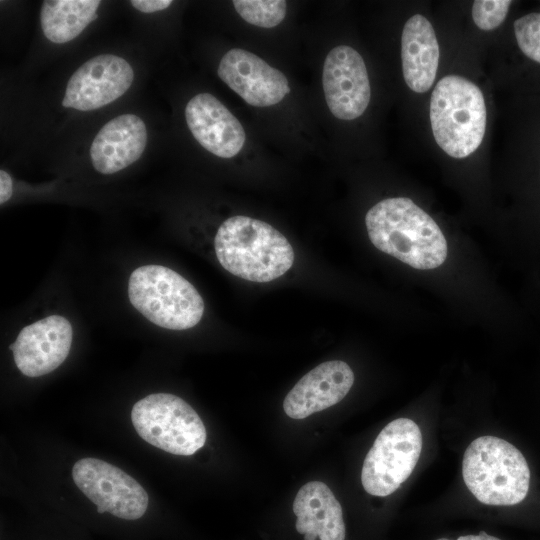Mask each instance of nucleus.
I'll return each instance as SVG.
<instances>
[{
  "mask_svg": "<svg viewBox=\"0 0 540 540\" xmlns=\"http://www.w3.org/2000/svg\"><path fill=\"white\" fill-rule=\"evenodd\" d=\"M365 224L378 250L415 269L437 268L447 258V241L441 229L407 197L378 202L368 210Z\"/></svg>",
  "mask_w": 540,
  "mask_h": 540,
  "instance_id": "f257e3e1",
  "label": "nucleus"
},
{
  "mask_svg": "<svg viewBox=\"0 0 540 540\" xmlns=\"http://www.w3.org/2000/svg\"><path fill=\"white\" fill-rule=\"evenodd\" d=\"M214 248L224 269L252 282L275 280L294 263V250L282 233L264 221L242 215L220 225Z\"/></svg>",
  "mask_w": 540,
  "mask_h": 540,
  "instance_id": "f03ea898",
  "label": "nucleus"
},
{
  "mask_svg": "<svg viewBox=\"0 0 540 540\" xmlns=\"http://www.w3.org/2000/svg\"><path fill=\"white\" fill-rule=\"evenodd\" d=\"M462 476L478 501L494 506L522 502L530 484V470L523 454L495 436H481L469 444L462 460Z\"/></svg>",
  "mask_w": 540,
  "mask_h": 540,
  "instance_id": "7ed1b4c3",
  "label": "nucleus"
},
{
  "mask_svg": "<svg viewBox=\"0 0 540 540\" xmlns=\"http://www.w3.org/2000/svg\"><path fill=\"white\" fill-rule=\"evenodd\" d=\"M487 110L479 87L459 75L439 80L430 99V122L434 139L449 156L465 158L482 143Z\"/></svg>",
  "mask_w": 540,
  "mask_h": 540,
  "instance_id": "20e7f679",
  "label": "nucleus"
},
{
  "mask_svg": "<svg viewBox=\"0 0 540 540\" xmlns=\"http://www.w3.org/2000/svg\"><path fill=\"white\" fill-rule=\"evenodd\" d=\"M131 304L153 324L186 330L196 326L204 313V301L180 274L161 265L135 269L128 282Z\"/></svg>",
  "mask_w": 540,
  "mask_h": 540,
  "instance_id": "39448f33",
  "label": "nucleus"
},
{
  "mask_svg": "<svg viewBox=\"0 0 540 540\" xmlns=\"http://www.w3.org/2000/svg\"><path fill=\"white\" fill-rule=\"evenodd\" d=\"M131 420L144 441L174 455H192L206 442L199 415L173 394L154 393L140 399L132 407Z\"/></svg>",
  "mask_w": 540,
  "mask_h": 540,
  "instance_id": "423d86ee",
  "label": "nucleus"
},
{
  "mask_svg": "<svg viewBox=\"0 0 540 540\" xmlns=\"http://www.w3.org/2000/svg\"><path fill=\"white\" fill-rule=\"evenodd\" d=\"M419 426L408 418L388 423L376 437L362 467L361 482L367 493L385 497L412 474L422 451Z\"/></svg>",
  "mask_w": 540,
  "mask_h": 540,
  "instance_id": "0eeeda50",
  "label": "nucleus"
},
{
  "mask_svg": "<svg viewBox=\"0 0 540 540\" xmlns=\"http://www.w3.org/2000/svg\"><path fill=\"white\" fill-rule=\"evenodd\" d=\"M72 478L100 514L109 512L120 519L136 520L148 508L145 489L126 472L103 460H78L72 468Z\"/></svg>",
  "mask_w": 540,
  "mask_h": 540,
  "instance_id": "6e6552de",
  "label": "nucleus"
},
{
  "mask_svg": "<svg viewBox=\"0 0 540 540\" xmlns=\"http://www.w3.org/2000/svg\"><path fill=\"white\" fill-rule=\"evenodd\" d=\"M131 65L114 54L97 55L81 65L68 80L62 106L79 111L101 108L131 87Z\"/></svg>",
  "mask_w": 540,
  "mask_h": 540,
  "instance_id": "1a4fd4ad",
  "label": "nucleus"
},
{
  "mask_svg": "<svg viewBox=\"0 0 540 540\" xmlns=\"http://www.w3.org/2000/svg\"><path fill=\"white\" fill-rule=\"evenodd\" d=\"M322 84L327 106L336 118L353 120L365 112L370 82L365 62L354 48L339 45L327 54Z\"/></svg>",
  "mask_w": 540,
  "mask_h": 540,
  "instance_id": "9d476101",
  "label": "nucleus"
},
{
  "mask_svg": "<svg viewBox=\"0 0 540 540\" xmlns=\"http://www.w3.org/2000/svg\"><path fill=\"white\" fill-rule=\"evenodd\" d=\"M219 78L254 107H268L281 102L290 92L286 76L257 55L234 48L221 58Z\"/></svg>",
  "mask_w": 540,
  "mask_h": 540,
  "instance_id": "9b49d317",
  "label": "nucleus"
},
{
  "mask_svg": "<svg viewBox=\"0 0 540 540\" xmlns=\"http://www.w3.org/2000/svg\"><path fill=\"white\" fill-rule=\"evenodd\" d=\"M73 338L70 322L51 315L25 326L9 346L17 368L28 377H39L58 368L67 358Z\"/></svg>",
  "mask_w": 540,
  "mask_h": 540,
  "instance_id": "f8f14e48",
  "label": "nucleus"
},
{
  "mask_svg": "<svg viewBox=\"0 0 540 540\" xmlns=\"http://www.w3.org/2000/svg\"><path fill=\"white\" fill-rule=\"evenodd\" d=\"M185 118L193 137L215 156L232 158L245 144L242 124L210 93L192 97L186 105Z\"/></svg>",
  "mask_w": 540,
  "mask_h": 540,
  "instance_id": "ddd939ff",
  "label": "nucleus"
},
{
  "mask_svg": "<svg viewBox=\"0 0 540 540\" xmlns=\"http://www.w3.org/2000/svg\"><path fill=\"white\" fill-rule=\"evenodd\" d=\"M354 373L341 360L321 363L289 391L283 409L290 418L304 419L339 403L350 391Z\"/></svg>",
  "mask_w": 540,
  "mask_h": 540,
  "instance_id": "4468645a",
  "label": "nucleus"
},
{
  "mask_svg": "<svg viewBox=\"0 0 540 540\" xmlns=\"http://www.w3.org/2000/svg\"><path fill=\"white\" fill-rule=\"evenodd\" d=\"M147 140L146 125L139 116L119 115L94 137L90 147L92 165L101 174L119 172L142 156Z\"/></svg>",
  "mask_w": 540,
  "mask_h": 540,
  "instance_id": "2eb2a0df",
  "label": "nucleus"
},
{
  "mask_svg": "<svg viewBox=\"0 0 540 540\" xmlns=\"http://www.w3.org/2000/svg\"><path fill=\"white\" fill-rule=\"evenodd\" d=\"M295 528L304 540H345L342 508L330 488L321 481L303 485L293 502Z\"/></svg>",
  "mask_w": 540,
  "mask_h": 540,
  "instance_id": "dca6fc26",
  "label": "nucleus"
},
{
  "mask_svg": "<svg viewBox=\"0 0 540 540\" xmlns=\"http://www.w3.org/2000/svg\"><path fill=\"white\" fill-rule=\"evenodd\" d=\"M439 44L433 26L421 14L410 17L402 31L401 60L405 83L414 92H427L439 65Z\"/></svg>",
  "mask_w": 540,
  "mask_h": 540,
  "instance_id": "f3484780",
  "label": "nucleus"
},
{
  "mask_svg": "<svg viewBox=\"0 0 540 540\" xmlns=\"http://www.w3.org/2000/svg\"><path fill=\"white\" fill-rule=\"evenodd\" d=\"M98 0H46L40 12L41 28L51 42L62 44L76 38L97 18Z\"/></svg>",
  "mask_w": 540,
  "mask_h": 540,
  "instance_id": "a211bd4d",
  "label": "nucleus"
},
{
  "mask_svg": "<svg viewBox=\"0 0 540 540\" xmlns=\"http://www.w3.org/2000/svg\"><path fill=\"white\" fill-rule=\"evenodd\" d=\"M234 8L246 22L272 28L279 25L286 16V1L283 0H234Z\"/></svg>",
  "mask_w": 540,
  "mask_h": 540,
  "instance_id": "6ab92c4d",
  "label": "nucleus"
},
{
  "mask_svg": "<svg viewBox=\"0 0 540 540\" xmlns=\"http://www.w3.org/2000/svg\"><path fill=\"white\" fill-rule=\"evenodd\" d=\"M513 27L521 51L531 60L540 63V12L518 18Z\"/></svg>",
  "mask_w": 540,
  "mask_h": 540,
  "instance_id": "aec40b11",
  "label": "nucleus"
},
{
  "mask_svg": "<svg viewBox=\"0 0 540 540\" xmlns=\"http://www.w3.org/2000/svg\"><path fill=\"white\" fill-rule=\"evenodd\" d=\"M510 5L509 0H476L472 5V19L479 29L493 30L504 21Z\"/></svg>",
  "mask_w": 540,
  "mask_h": 540,
  "instance_id": "412c9836",
  "label": "nucleus"
},
{
  "mask_svg": "<svg viewBox=\"0 0 540 540\" xmlns=\"http://www.w3.org/2000/svg\"><path fill=\"white\" fill-rule=\"evenodd\" d=\"M132 6L140 12L152 13L161 11L168 8L171 4V0H132L130 2Z\"/></svg>",
  "mask_w": 540,
  "mask_h": 540,
  "instance_id": "4be33fe9",
  "label": "nucleus"
},
{
  "mask_svg": "<svg viewBox=\"0 0 540 540\" xmlns=\"http://www.w3.org/2000/svg\"><path fill=\"white\" fill-rule=\"evenodd\" d=\"M12 195V178L4 170L0 171V204L7 202Z\"/></svg>",
  "mask_w": 540,
  "mask_h": 540,
  "instance_id": "5701e85b",
  "label": "nucleus"
},
{
  "mask_svg": "<svg viewBox=\"0 0 540 540\" xmlns=\"http://www.w3.org/2000/svg\"><path fill=\"white\" fill-rule=\"evenodd\" d=\"M457 540H500V539L482 531L478 535L460 536Z\"/></svg>",
  "mask_w": 540,
  "mask_h": 540,
  "instance_id": "b1692460",
  "label": "nucleus"
},
{
  "mask_svg": "<svg viewBox=\"0 0 540 540\" xmlns=\"http://www.w3.org/2000/svg\"><path fill=\"white\" fill-rule=\"evenodd\" d=\"M437 540H448V539H446V538H439V539H437Z\"/></svg>",
  "mask_w": 540,
  "mask_h": 540,
  "instance_id": "393cba45",
  "label": "nucleus"
}]
</instances>
